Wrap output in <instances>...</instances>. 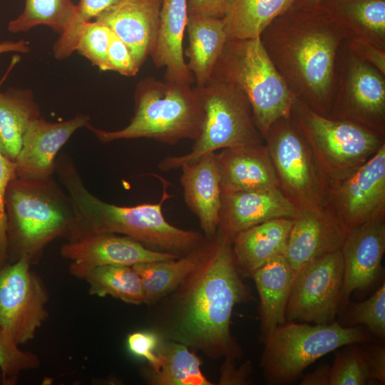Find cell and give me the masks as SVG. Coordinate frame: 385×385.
Segmentation results:
<instances>
[{"mask_svg": "<svg viewBox=\"0 0 385 385\" xmlns=\"http://www.w3.org/2000/svg\"><path fill=\"white\" fill-rule=\"evenodd\" d=\"M332 210L349 230L384 218L385 205V145L364 163L337 180Z\"/></svg>", "mask_w": 385, "mask_h": 385, "instance_id": "14", "label": "cell"}, {"mask_svg": "<svg viewBox=\"0 0 385 385\" xmlns=\"http://www.w3.org/2000/svg\"><path fill=\"white\" fill-rule=\"evenodd\" d=\"M88 115L78 113L60 122L42 118L29 125L16 160V175L27 179H46L55 175L60 149L78 129L89 123Z\"/></svg>", "mask_w": 385, "mask_h": 385, "instance_id": "18", "label": "cell"}, {"mask_svg": "<svg viewBox=\"0 0 385 385\" xmlns=\"http://www.w3.org/2000/svg\"><path fill=\"white\" fill-rule=\"evenodd\" d=\"M4 208L9 263L21 257L37 263L51 242L69 239L76 222L71 199L53 176L16 177L6 188Z\"/></svg>", "mask_w": 385, "mask_h": 385, "instance_id": "4", "label": "cell"}, {"mask_svg": "<svg viewBox=\"0 0 385 385\" xmlns=\"http://www.w3.org/2000/svg\"><path fill=\"white\" fill-rule=\"evenodd\" d=\"M207 240L197 248L178 258L132 266L141 279L145 304L152 305L158 302L185 279L199 262Z\"/></svg>", "mask_w": 385, "mask_h": 385, "instance_id": "31", "label": "cell"}, {"mask_svg": "<svg viewBox=\"0 0 385 385\" xmlns=\"http://www.w3.org/2000/svg\"><path fill=\"white\" fill-rule=\"evenodd\" d=\"M14 340L0 327V370L3 382L14 384L20 374L40 366L38 356L21 349Z\"/></svg>", "mask_w": 385, "mask_h": 385, "instance_id": "37", "label": "cell"}, {"mask_svg": "<svg viewBox=\"0 0 385 385\" xmlns=\"http://www.w3.org/2000/svg\"><path fill=\"white\" fill-rule=\"evenodd\" d=\"M76 11L73 0H25L22 12L9 21L7 29L16 34L43 25L61 35L70 25Z\"/></svg>", "mask_w": 385, "mask_h": 385, "instance_id": "33", "label": "cell"}, {"mask_svg": "<svg viewBox=\"0 0 385 385\" xmlns=\"http://www.w3.org/2000/svg\"><path fill=\"white\" fill-rule=\"evenodd\" d=\"M304 4H318L322 0H297Z\"/></svg>", "mask_w": 385, "mask_h": 385, "instance_id": "48", "label": "cell"}, {"mask_svg": "<svg viewBox=\"0 0 385 385\" xmlns=\"http://www.w3.org/2000/svg\"><path fill=\"white\" fill-rule=\"evenodd\" d=\"M337 120L351 121L379 134L384 130L385 78L372 66L340 45L335 63L330 111Z\"/></svg>", "mask_w": 385, "mask_h": 385, "instance_id": "11", "label": "cell"}, {"mask_svg": "<svg viewBox=\"0 0 385 385\" xmlns=\"http://www.w3.org/2000/svg\"><path fill=\"white\" fill-rule=\"evenodd\" d=\"M385 251L384 218L351 229L341 249L344 263L340 309L344 308L356 290L374 284L381 274Z\"/></svg>", "mask_w": 385, "mask_h": 385, "instance_id": "17", "label": "cell"}, {"mask_svg": "<svg viewBox=\"0 0 385 385\" xmlns=\"http://www.w3.org/2000/svg\"><path fill=\"white\" fill-rule=\"evenodd\" d=\"M288 322L278 326L264 342L260 366L270 384L293 383L322 356L371 339L361 327H344L337 321L315 325Z\"/></svg>", "mask_w": 385, "mask_h": 385, "instance_id": "8", "label": "cell"}, {"mask_svg": "<svg viewBox=\"0 0 385 385\" xmlns=\"http://www.w3.org/2000/svg\"><path fill=\"white\" fill-rule=\"evenodd\" d=\"M55 174L70 196L76 212L75 225L66 241L91 234L114 233L152 250L183 256L205 240L199 232L180 229L166 220L162 206L170 195L164 179H161L163 190L158 202L118 206L103 201L86 188L68 155H58Z\"/></svg>", "mask_w": 385, "mask_h": 385, "instance_id": "3", "label": "cell"}, {"mask_svg": "<svg viewBox=\"0 0 385 385\" xmlns=\"http://www.w3.org/2000/svg\"><path fill=\"white\" fill-rule=\"evenodd\" d=\"M24 257L0 270V327L19 344L32 340L46 320L49 294Z\"/></svg>", "mask_w": 385, "mask_h": 385, "instance_id": "12", "label": "cell"}, {"mask_svg": "<svg viewBox=\"0 0 385 385\" xmlns=\"http://www.w3.org/2000/svg\"><path fill=\"white\" fill-rule=\"evenodd\" d=\"M336 355L330 366L329 385H366L374 384L364 349L346 345Z\"/></svg>", "mask_w": 385, "mask_h": 385, "instance_id": "34", "label": "cell"}, {"mask_svg": "<svg viewBox=\"0 0 385 385\" xmlns=\"http://www.w3.org/2000/svg\"><path fill=\"white\" fill-rule=\"evenodd\" d=\"M348 48L360 60L385 75V50L361 40H345Z\"/></svg>", "mask_w": 385, "mask_h": 385, "instance_id": "42", "label": "cell"}, {"mask_svg": "<svg viewBox=\"0 0 385 385\" xmlns=\"http://www.w3.org/2000/svg\"><path fill=\"white\" fill-rule=\"evenodd\" d=\"M299 209L279 188L222 191L218 231L232 239L240 232L277 218L294 219Z\"/></svg>", "mask_w": 385, "mask_h": 385, "instance_id": "19", "label": "cell"}, {"mask_svg": "<svg viewBox=\"0 0 385 385\" xmlns=\"http://www.w3.org/2000/svg\"><path fill=\"white\" fill-rule=\"evenodd\" d=\"M60 254L69 261V273L81 279L88 272L100 266L132 267L181 257L152 250L129 237L114 233L91 234L66 241L61 247Z\"/></svg>", "mask_w": 385, "mask_h": 385, "instance_id": "15", "label": "cell"}, {"mask_svg": "<svg viewBox=\"0 0 385 385\" xmlns=\"http://www.w3.org/2000/svg\"><path fill=\"white\" fill-rule=\"evenodd\" d=\"M344 263L341 250L303 266L294 274L286 308V319L328 324L340 309Z\"/></svg>", "mask_w": 385, "mask_h": 385, "instance_id": "13", "label": "cell"}, {"mask_svg": "<svg viewBox=\"0 0 385 385\" xmlns=\"http://www.w3.org/2000/svg\"><path fill=\"white\" fill-rule=\"evenodd\" d=\"M160 342L158 335L153 332H135L128 336L129 350L135 355L148 361L149 369H154L158 364L157 349Z\"/></svg>", "mask_w": 385, "mask_h": 385, "instance_id": "41", "label": "cell"}, {"mask_svg": "<svg viewBox=\"0 0 385 385\" xmlns=\"http://www.w3.org/2000/svg\"><path fill=\"white\" fill-rule=\"evenodd\" d=\"M195 88L203 111L200 134L188 153L160 160L158 167L162 171L177 170L220 149L263 144L251 106L239 88L213 77L205 85Z\"/></svg>", "mask_w": 385, "mask_h": 385, "instance_id": "7", "label": "cell"}, {"mask_svg": "<svg viewBox=\"0 0 385 385\" xmlns=\"http://www.w3.org/2000/svg\"><path fill=\"white\" fill-rule=\"evenodd\" d=\"M91 295L111 296L125 303L145 304L141 279L131 266L104 265L95 267L83 277Z\"/></svg>", "mask_w": 385, "mask_h": 385, "instance_id": "32", "label": "cell"}, {"mask_svg": "<svg viewBox=\"0 0 385 385\" xmlns=\"http://www.w3.org/2000/svg\"><path fill=\"white\" fill-rule=\"evenodd\" d=\"M120 0H79L73 19L53 45L54 56L63 60L70 56L76 47V32L79 26L96 19L103 11Z\"/></svg>", "mask_w": 385, "mask_h": 385, "instance_id": "36", "label": "cell"}, {"mask_svg": "<svg viewBox=\"0 0 385 385\" xmlns=\"http://www.w3.org/2000/svg\"><path fill=\"white\" fill-rule=\"evenodd\" d=\"M349 231L324 205L300 208L284 256L296 273L309 262L341 250Z\"/></svg>", "mask_w": 385, "mask_h": 385, "instance_id": "16", "label": "cell"}, {"mask_svg": "<svg viewBox=\"0 0 385 385\" xmlns=\"http://www.w3.org/2000/svg\"><path fill=\"white\" fill-rule=\"evenodd\" d=\"M220 382L222 384H245L252 371L250 361L245 362L240 368L236 369L234 359H226L223 364Z\"/></svg>", "mask_w": 385, "mask_h": 385, "instance_id": "45", "label": "cell"}, {"mask_svg": "<svg viewBox=\"0 0 385 385\" xmlns=\"http://www.w3.org/2000/svg\"><path fill=\"white\" fill-rule=\"evenodd\" d=\"M188 0H161L156 43L151 57L157 68H165L164 79L192 84L193 75L184 58Z\"/></svg>", "mask_w": 385, "mask_h": 385, "instance_id": "23", "label": "cell"}, {"mask_svg": "<svg viewBox=\"0 0 385 385\" xmlns=\"http://www.w3.org/2000/svg\"><path fill=\"white\" fill-rule=\"evenodd\" d=\"M330 366L323 364L314 371L302 375L301 385H329Z\"/></svg>", "mask_w": 385, "mask_h": 385, "instance_id": "46", "label": "cell"}, {"mask_svg": "<svg viewBox=\"0 0 385 385\" xmlns=\"http://www.w3.org/2000/svg\"><path fill=\"white\" fill-rule=\"evenodd\" d=\"M17 177L16 163L7 159L0 150V269L8 262V242L4 197L9 183Z\"/></svg>", "mask_w": 385, "mask_h": 385, "instance_id": "39", "label": "cell"}, {"mask_svg": "<svg viewBox=\"0 0 385 385\" xmlns=\"http://www.w3.org/2000/svg\"><path fill=\"white\" fill-rule=\"evenodd\" d=\"M112 36L110 29L96 20L81 24L76 32L75 51L102 71H107V54Z\"/></svg>", "mask_w": 385, "mask_h": 385, "instance_id": "35", "label": "cell"}, {"mask_svg": "<svg viewBox=\"0 0 385 385\" xmlns=\"http://www.w3.org/2000/svg\"><path fill=\"white\" fill-rule=\"evenodd\" d=\"M160 6L161 0H120L94 20L127 45L140 68L156 43Z\"/></svg>", "mask_w": 385, "mask_h": 385, "instance_id": "20", "label": "cell"}, {"mask_svg": "<svg viewBox=\"0 0 385 385\" xmlns=\"http://www.w3.org/2000/svg\"><path fill=\"white\" fill-rule=\"evenodd\" d=\"M345 40H361L385 50V0H322L319 2Z\"/></svg>", "mask_w": 385, "mask_h": 385, "instance_id": "26", "label": "cell"}, {"mask_svg": "<svg viewBox=\"0 0 385 385\" xmlns=\"http://www.w3.org/2000/svg\"><path fill=\"white\" fill-rule=\"evenodd\" d=\"M180 183L185 203L199 219L207 238L217 232L221 207L222 188L216 153L183 164Z\"/></svg>", "mask_w": 385, "mask_h": 385, "instance_id": "21", "label": "cell"}, {"mask_svg": "<svg viewBox=\"0 0 385 385\" xmlns=\"http://www.w3.org/2000/svg\"><path fill=\"white\" fill-rule=\"evenodd\" d=\"M291 114L327 177L336 180L364 163L384 144L381 134L351 121L321 115L296 98Z\"/></svg>", "mask_w": 385, "mask_h": 385, "instance_id": "9", "label": "cell"}, {"mask_svg": "<svg viewBox=\"0 0 385 385\" xmlns=\"http://www.w3.org/2000/svg\"><path fill=\"white\" fill-rule=\"evenodd\" d=\"M232 242L218 230L207 238L195 269L163 297L167 302L160 321L166 338L212 359L240 356L230 333L231 317L236 304L252 298L237 270Z\"/></svg>", "mask_w": 385, "mask_h": 385, "instance_id": "1", "label": "cell"}, {"mask_svg": "<svg viewBox=\"0 0 385 385\" xmlns=\"http://www.w3.org/2000/svg\"><path fill=\"white\" fill-rule=\"evenodd\" d=\"M30 48L27 41L20 40L18 41H3L0 43V54L8 52L28 53Z\"/></svg>", "mask_w": 385, "mask_h": 385, "instance_id": "47", "label": "cell"}, {"mask_svg": "<svg viewBox=\"0 0 385 385\" xmlns=\"http://www.w3.org/2000/svg\"><path fill=\"white\" fill-rule=\"evenodd\" d=\"M212 77L234 85L246 96L255 125L263 138L275 121L291 115L295 97L272 62L260 37L228 38Z\"/></svg>", "mask_w": 385, "mask_h": 385, "instance_id": "6", "label": "cell"}, {"mask_svg": "<svg viewBox=\"0 0 385 385\" xmlns=\"http://www.w3.org/2000/svg\"><path fill=\"white\" fill-rule=\"evenodd\" d=\"M296 0H227L222 19L230 39L260 37L264 29Z\"/></svg>", "mask_w": 385, "mask_h": 385, "instance_id": "30", "label": "cell"}, {"mask_svg": "<svg viewBox=\"0 0 385 385\" xmlns=\"http://www.w3.org/2000/svg\"><path fill=\"white\" fill-rule=\"evenodd\" d=\"M374 384H385V348L372 345L364 349Z\"/></svg>", "mask_w": 385, "mask_h": 385, "instance_id": "44", "label": "cell"}, {"mask_svg": "<svg viewBox=\"0 0 385 385\" xmlns=\"http://www.w3.org/2000/svg\"><path fill=\"white\" fill-rule=\"evenodd\" d=\"M294 272L284 255L277 256L255 272L260 298V339L263 343L287 322L285 312Z\"/></svg>", "mask_w": 385, "mask_h": 385, "instance_id": "25", "label": "cell"}, {"mask_svg": "<svg viewBox=\"0 0 385 385\" xmlns=\"http://www.w3.org/2000/svg\"><path fill=\"white\" fill-rule=\"evenodd\" d=\"M292 94L314 111H330L337 52L344 35L320 4L295 1L260 36Z\"/></svg>", "mask_w": 385, "mask_h": 385, "instance_id": "2", "label": "cell"}, {"mask_svg": "<svg viewBox=\"0 0 385 385\" xmlns=\"http://www.w3.org/2000/svg\"><path fill=\"white\" fill-rule=\"evenodd\" d=\"M292 222L290 218L272 219L234 237L232 252L241 277H252L268 261L284 255Z\"/></svg>", "mask_w": 385, "mask_h": 385, "instance_id": "24", "label": "cell"}, {"mask_svg": "<svg viewBox=\"0 0 385 385\" xmlns=\"http://www.w3.org/2000/svg\"><path fill=\"white\" fill-rule=\"evenodd\" d=\"M192 84L147 77L140 81L134 93V114L125 128L105 130L86 128L102 143L148 138L175 145L183 139L195 140L203 120L200 100Z\"/></svg>", "mask_w": 385, "mask_h": 385, "instance_id": "5", "label": "cell"}, {"mask_svg": "<svg viewBox=\"0 0 385 385\" xmlns=\"http://www.w3.org/2000/svg\"><path fill=\"white\" fill-rule=\"evenodd\" d=\"M222 191H255L279 188L266 146L243 145L216 153Z\"/></svg>", "mask_w": 385, "mask_h": 385, "instance_id": "22", "label": "cell"}, {"mask_svg": "<svg viewBox=\"0 0 385 385\" xmlns=\"http://www.w3.org/2000/svg\"><path fill=\"white\" fill-rule=\"evenodd\" d=\"M265 139L282 192L299 209L324 205L327 175L292 114L275 121Z\"/></svg>", "mask_w": 385, "mask_h": 385, "instance_id": "10", "label": "cell"}, {"mask_svg": "<svg viewBox=\"0 0 385 385\" xmlns=\"http://www.w3.org/2000/svg\"><path fill=\"white\" fill-rule=\"evenodd\" d=\"M349 321L352 324H363L375 336L385 337V284L384 283L367 299L354 304L349 312Z\"/></svg>", "mask_w": 385, "mask_h": 385, "instance_id": "38", "label": "cell"}, {"mask_svg": "<svg viewBox=\"0 0 385 385\" xmlns=\"http://www.w3.org/2000/svg\"><path fill=\"white\" fill-rule=\"evenodd\" d=\"M227 0H188V16L222 19Z\"/></svg>", "mask_w": 385, "mask_h": 385, "instance_id": "43", "label": "cell"}, {"mask_svg": "<svg viewBox=\"0 0 385 385\" xmlns=\"http://www.w3.org/2000/svg\"><path fill=\"white\" fill-rule=\"evenodd\" d=\"M40 117L31 90L0 92V150L7 159L16 163L29 125Z\"/></svg>", "mask_w": 385, "mask_h": 385, "instance_id": "28", "label": "cell"}, {"mask_svg": "<svg viewBox=\"0 0 385 385\" xmlns=\"http://www.w3.org/2000/svg\"><path fill=\"white\" fill-rule=\"evenodd\" d=\"M127 45L113 32L107 54V71L125 76H135L140 70Z\"/></svg>", "mask_w": 385, "mask_h": 385, "instance_id": "40", "label": "cell"}, {"mask_svg": "<svg viewBox=\"0 0 385 385\" xmlns=\"http://www.w3.org/2000/svg\"><path fill=\"white\" fill-rule=\"evenodd\" d=\"M158 364L147 369L148 381L155 385H212L201 371V360L183 343L167 339L157 349Z\"/></svg>", "mask_w": 385, "mask_h": 385, "instance_id": "29", "label": "cell"}, {"mask_svg": "<svg viewBox=\"0 0 385 385\" xmlns=\"http://www.w3.org/2000/svg\"><path fill=\"white\" fill-rule=\"evenodd\" d=\"M185 31L188 46L183 50L195 86L210 81L215 64L228 39L222 19L188 16Z\"/></svg>", "mask_w": 385, "mask_h": 385, "instance_id": "27", "label": "cell"}]
</instances>
